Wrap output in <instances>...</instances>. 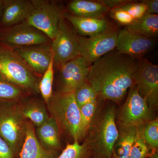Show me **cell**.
Masks as SVG:
<instances>
[{
  "label": "cell",
  "mask_w": 158,
  "mask_h": 158,
  "mask_svg": "<svg viewBox=\"0 0 158 158\" xmlns=\"http://www.w3.org/2000/svg\"><path fill=\"white\" fill-rule=\"evenodd\" d=\"M138 59L113 50L90 66L87 81L98 98L119 103L135 85Z\"/></svg>",
  "instance_id": "1"
},
{
  "label": "cell",
  "mask_w": 158,
  "mask_h": 158,
  "mask_svg": "<svg viewBox=\"0 0 158 158\" xmlns=\"http://www.w3.org/2000/svg\"><path fill=\"white\" fill-rule=\"evenodd\" d=\"M116 115L113 106H109L98 113L85 140L94 153L112 158L113 147L118 137Z\"/></svg>",
  "instance_id": "2"
},
{
  "label": "cell",
  "mask_w": 158,
  "mask_h": 158,
  "mask_svg": "<svg viewBox=\"0 0 158 158\" xmlns=\"http://www.w3.org/2000/svg\"><path fill=\"white\" fill-rule=\"evenodd\" d=\"M19 102L0 101V137L17 157L25 139L28 121L23 116Z\"/></svg>",
  "instance_id": "3"
},
{
  "label": "cell",
  "mask_w": 158,
  "mask_h": 158,
  "mask_svg": "<svg viewBox=\"0 0 158 158\" xmlns=\"http://www.w3.org/2000/svg\"><path fill=\"white\" fill-rule=\"evenodd\" d=\"M0 74L30 95L39 94L40 78L36 76L14 52L0 44Z\"/></svg>",
  "instance_id": "4"
},
{
  "label": "cell",
  "mask_w": 158,
  "mask_h": 158,
  "mask_svg": "<svg viewBox=\"0 0 158 158\" xmlns=\"http://www.w3.org/2000/svg\"><path fill=\"white\" fill-rule=\"evenodd\" d=\"M51 116L56 120L60 132L77 140L80 123V109L73 93L56 92L47 104Z\"/></svg>",
  "instance_id": "5"
},
{
  "label": "cell",
  "mask_w": 158,
  "mask_h": 158,
  "mask_svg": "<svg viewBox=\"0 0 158 158\" xmlns=\"http://www.w3.org/2000/svg\"><path fill=\"white\" fill-rule=\"evenodd\" d=\"M32 1L33 7L25 21L52 40L65 10L54 1Z\"/></svg>",
  "instance_id": "6"
},
{
  "label": "cell",
  "mask_w": 158,
  "mask_h": 158,
  "mask_svg": "<svg viewBox=\"0 0 158 158\" xmlns=\"http://www.w3.org/2000/svg\"><path fill=\"white\" fill-rule=\"evenodd\" d=\"M51 48L54 67L59 70L66 62L79 56L78 35L62 16Z\"/></svg>",
  "instance_id": "7"
},
{
  "label": "cell",
  "mask_w": 158,
  "mask_h": 158,
  "mask_svg": "<svg viewBox=\"0 0 158 158\" xmlns=\"http://www.w3.org/2000/svg\"><path fill=\"white\" fill-rule=\"evenodd\" d=\"M153 110L141 96L134 85L129 90L127 98L118 111V123L137 128L144 127L154 119Z\"/></svg>",
  "instance_id": "8"
},
{
  "label": "cell",
  "mask_w": 158,
  "mask_h": 158,
  "mask_svg": "<svg viewBox=\"0 0 158 158\" xmlns=\"http://www.w3.org/2000/svg\"><path fill=\"white\" fill-rule=\"evenodd\" d=\"M51 42L45 34L26 21L0 30V44L11 49Z\"/></svg>",
  "instance_id": "9"
},
{
  "label": "cell",
  "mask_w": 158,
  "mask_h": 158,
  "mask_svg": "<svg viewBox=\"0 0 158 158\" xmlns=\"http://www.w3.org/2000/svg\"><path fill=\"white\" fill-rule=\"evenodd\" d=\"M118 32L110 28L92 37L78 35L79 56L90 65L116 48Z\"/></svg>",
  "instance_id": "10"
},
{
  "label": "cell",
  "mask_w": 158,
  "mask_h": 158,
  "mask_svg": "<svg viewBox=\"0 0 158 158\" xmlns=\"http://www.w3.org/2000/svg\"><path fill=\"white\" fill-rule=\"evenodd\" d=\"M135 85L139 94L153 110L158 105V66L147 59H138V67L135 76Z\"/></svg>",
  "instance_id": "11"
},
{
  "label": "cell",
  "mask_w": 158,
  "mask_h": 158,
  "mask_svg": "<svg viewBox=\"0 0 158 158\" xmlns=\"http://www.w3.org/2000/svg\"><path fill=\"white\" fill-rule=\"evenodd\" d=\"M90 66L80 56L65 63L59 70L56 92L73 93L87 81Z\"/></svg>",
  "instance_id": "12"
},
{
  "label": "cell",
  "mask_w": 158,
  "mask_h": 158,
  "mask_svg": "<svg viewBox=\"0 0 158 158\" xmlns=\"http://www.w3.org/2000/svg\"><path fill=\"white\" fill-rule=\"evenodd\" d=\"M51 43L12 49L30 70L41 78L53 59Z\"/></svg>",
  "instance_id": "13"
},
{
  "label": "cell",
  "mask_w": 158,
  "mask_h": 158,
  "mask_svg": "<svg viewBox=\"0 0 158 158\" xmlns=\"http://www.w3.org/2000/svg\"><path fill=\"white\" fill-rule=\"evenodd\" d=\"M153 45L152 38L136 34L125 28L118 32L116 48L120 53L139 59Z\"/></svg>",
  "instance_id": "14"
},
{
  "label": "cell",
  "mask_w": 158,
  "mask_h": 158,
  "mask_svg": "<svg viewBox=\"0 0 158 158\" xmlns=\"http://www.w3.org/2000/svg\"><path fill=\"white\" fill-rule=\"evenodd\" d=\"M33 7L30 0H2L0 29L25 21Z\"/></svg>",
  "instance_id": "15"
},
{
  "label": "cell",
  "mask_w": 158,
  "mask_h": 158,
  "mask_svg": "<svg viewBox=\"0 0 158 158\" xmlns=\"http://www.w3.org/2000/svg\"><path fill=\"white\" fill-rule=\"evenodd\" d=\"M63 17L73 27L78 35L92 37L111 28L110 24L104 19L80 17L70 14L64 10Z\"/></svg>",
  "instance_id": "16"
},
{
  "label": "cell",
  "mask_w": 158,
  "mask_h": 158,
  "mask_svg": "<svg viewBox=\"0 0 158 158\" xmlns=\"http://www.w3.org/2000/svg\"><path fill=\"white\" fill-rule=\"evenodd\" d=\"M31 122H27L26 137L20 151L19 158H57V151L44 147L35 134V127Z\"/></svg>",
  "instance_id": "17"
},
{
  "label": "cell",
  "mask_w": 158,
  "mask_h": 158,
  "mask_svg": "<svg viewBox=\"0 0 158 158\" xmlns=\"http://www.w3.org/2000/svg\"><path fill=\"white\" fill-rule=\"evenodd\" d=\"M110 9L99 1L73 0L67 6L66 11L80 17L103 19Z\"/></svg>",
  "instance_id": "18"
},
{
  "label": "cell",
  "mask_w": 158,
  "mask_h": 158,
  "mask_svg": "<svg viewBox=\"0 0 158 158\" xmlns=\"http://www.w3.org/2000/svg\"><path fill=\"white\" fill-rule=\"evenodd\" d=\"M60 131L56 120L52 117L35 128L36 137L44 147L57 151L61 148Z\"/></svg>",
  "instance_id": "19"
},
{
  "label": "cell",
  "mask_w": 158,
  "mask_h": 158,
  "mask_svg": "<svg viewBox=\"0 0 158 158\" xmlns=\"http://www.w3.org/2000/svg\"><path fill=\"white\" fill-rule=\"evenodd\" d=\"M118 137L113 147L112 158H129L138 128L118 123Z\"/></svg>",
  "instance_id": "20"
},
{
  "label": "cell",
  "mask_w": 158,
  "mask_h": 158,
  "mask_svg": "<svg viewBox=\"0 0 158 158\" xmlns=\"http://www.w3.org/2000/svg\"><path fill=\"white\" fill-rule=\"evenodd\" d=\"M19 103L23 116L35 126H40L48 119L47 110L44 102L40 100L28 97L20 101Z\"/></svg>",
  "instance_id": "21"
},
{
  "label": "cell",
  "mask_w": 158,
  "mask_h": 158,
  "mask_svg": "<svg viewBox=\"0 0 158 158\" xmlns=\"http://www.w3.org/2000/svg\"><path fill=\"white\" fill-rule=\"evenodd\" d=\"M126 28L148 38L155 37L158 34V15L149 14L146 12L142 17L135 20L132 23Z\"/></svg>",
  "instance_id": "22"
},
{
  "label": "cell",
  "mask_w": 158,
  "mask_h": 158,
  "mask_svg": "<svg viewBox=\"0 0 158 158\" xmlns=\"http://www.w3.org/2000/svg\"><path fill=\"white\" fill-rule=\"evenodd\" d=\"M80 109V123L77 138L79 142L88 135L97 115L98 99L82 106Z\"/></svg>",
  "instance_id": "23"
},
{
  "label": "cell",
  "mask_w": 158,
  "mask_h": 158,
  "mask_svg": "<svg viewBox=\"0 0 158 158\" xmlns=\"http://www.w3.org/2000/svg\"><path fill=\"white\" fill-rule=\"evenodd\" d=\"M30 95L25 90L12 84L0 74V101H20Z\"/></svg>",
  "instance_id": "24"
},
{
  "label": "cell",
  "mask_w": 158,
  "mask_h": 158,
  "mask_svg": "<svg viewBox=\"0 0 158 158\" xmlns=\"http://www.w3.org/2000/svg\"><path fill=\"white\" fill-rule=\"evenodd\" d=\"M91 148L85 140L80 144L77 140L71 144L68 143L57 158H90L92 155Z\"/></svg>",
  "instance_id": "25"
},
{
  "label": "cell",
  "mask_w": 158,
  "mask_h": 158,
  "mask_svg": "<svg viewBox=\"0 0 158 158\" xmlns=\"http://www.w3.org/2000/svg\"><path fill=\"white\" fill-rule=\"evenodd\" d=\"M53 58L52 59L47 69L40 78L39 83V93L43 101L47 104L53 94V84L54 75Z\"/></svg>",
  "instance_id": "26"
},
{
  "label": "cell",
  "mask_w": 158,
  "mask_h": 158,
  "mask_svg": "<svg viewBox=\"0 0 158 158\" xmlns=\"http://www.w3.org/2000/svg\"><path fill=\"white\" fill-rule=\"evenodd\" d=\"M73 94L79 108L98 99L96 92L88 81L77 88L74 91Z\"/></svg>",
  "instance_id": "27"
},
{
  "label": "cell",
  "mask_w": 158,
  "mask_h": 158,
  "mask_svg": "<svg viewBox=\"0 0 158 158\" xmlns=\"http://www.w3.org/2000/svg\"><path fill=\"white\" fill-rule=\"evenodd\" d=\"M144 127L138 128L135 139L130 152L129 158H148L152 152L143 137Z\"/></svg>",
  "instance_id": "28"
},
{
  "label": "cell",
  "mask_w": 158,
  "mask_h": 158,
  "mask_svg": "<svg viewBox=\"0 0 158 158\" xmlns=\"http://www.w3.org/2000/svg\"><path fill=\"white\" fill-rule=\"evenodd\" d=\"M144 140L152 152L158 151V118L150 122L143 128Z\"/></svg>",
  "instance_id": "29"
},
{
  "label": "cell",
  "mask_w": 158,
  "mask_h": 158,
  "mask_svg": "<svg viewBox=\"0 0 158 158\" xmlns=\"http://www.w3.org/2000/svg\"><path fill=\"white\" fill-rule=\"evenodd\" d=\"M120 8L126 11L135 20L141 18L146 12V6L141 2H135L131 1Z\"/></svg>",
  "instance_id": "30"
},
{
  "label": "cell",
  "mask_w": 158,
  "mask_h": 158,
  "mask_svg": "<svg viewBox=\"0 0 158 158\" xmlns=\"http://www.w3.org/2000/svg\"><path fill=\"white\" fill-rule=\"evenodd\" d=\"M109 12L110 17L123 25L127 27L132 23L135 20L126 11L121 8L111 9Z\"/></svg>",
  "instance_id": "31"
},
{
  "label": "cell",
  "mask_w": 158,
  "mask_h": 158,
  "mask_svg": "<svg viewBox=\"0 0 158 158\" xmlns=\"http://www.w3.org/2000/svg\"><path fill=\"white\" fill-rule=\"evenodd\" d=\"M12 150L2 138L0 137V158H17Z\"/></svg>",
  "instance_id": "32"
},
{
  "label": "cell",
  "mask_w": 158,
  "mask_h": 158,
  "mask_svg": "<svg viewBox=\"0 0 158 158\" xmlns=\"http://www.w3.org/2000/svg\"><path fill=\"white\" fill-rule=\"evenodd\" d=\"M100 2L108 7L110 10L120 8L130 1L129 0H99Z\"/></svg>",
  "instance_id": "33"
},
{
  "label": "cell",
  "mask_w": 158,
  "mask_h": 158,
  "mask_svg": "<svg viewBox=\"0 0 158 158\" xmlns=\"http://www.w3.org/2000/svg\"><path fill=\"white\" fill-rule=\"evenodd\" d=\"M146 8V12L149 14L158 15V0H143L141 1Z\"/></svg>",
  "instance_id": "34"
},
{
  "label": "cell",
  "mask_w": 158,
  "mask_h": 158,
  "mask_svg": "<svg viewBox=\"0 0 158 158\" xmlns=\"http://www.w3.org/2000/svg\"><path fill=\"white\" fill-rule=\"evenodd\" d=\"M148 158H158V151L151 152Z\"/></svg>",
  "instance_id": "35"
},
{
  "label": "cell",
  "mask_w": 158,
  "mask_h": 158,
  "mask_svg": "<svg viewBox=\"0 0 158 158\" xmlns=\"http://www.w3.org/2000/svg\"><path fill=\"white\" fill-rule=\"evenodd\" d=\"M90 158H108L105 157L103 156L99 155L97 154L94 153H92V155L90 156Z\"/></svg>",
  "instance_id": "36"
},
{
  "label": "cell",
  "mask_w": 158,
  "mask_h": 158,
  "mask_svg": "<svg viewBox=\"0 0 158 158\" xmlns=\"http://www.w3.org/2000/svg\"><path fill=\"white\" fill-rule=\"evenodd\" d=\"M2 0H0V15H1V9H2ZM1 30V29H0Z\"/></svg>",
  "instance_id": "37"
}]
</instances>
